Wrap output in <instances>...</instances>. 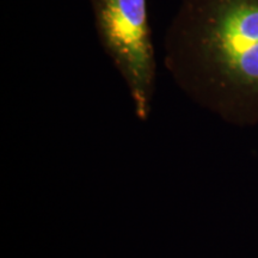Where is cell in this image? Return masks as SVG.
Returning a JSON list of instances; mask_svg holds the SVG:
<instances>
[{"label": "cell", "mask_w": 258, "mask_h": 258, "mask_svg": "<svg viewBox=\"0 0 258 258\" xmlns=\"http://www.w3.org/2000/svg\"><path fill=\"white\" fill-rule=\"evenodd\" d=\"M165 51L198 101L234 123H258V0H182Z\"/></svg>", "instance_id": "obj_1"}, {"label": "cell", "mask_w": 258, "mask_h": 258, "mask_svg": "<svg viewBox=\"0 0 258 258\" xmlns=\"http://www.w3.org/2000/svg\"><path fill=\"white\" fill-rule=\"evenodd\" d=\"M99 42L123 77L137 115L147 117L156 57L147 0H89Z\"/></svg>", "instance_id": "obj_2"}]
</instances>
